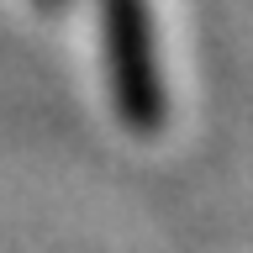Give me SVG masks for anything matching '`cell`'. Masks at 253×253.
I'll return each instance as SVG.
<instances>
[{
  "label": "cell",
  "instance_id": "7a4b0ae2",
  "mask_svg": "<svg viewBox=\"0 0 253 253\" xmlns=\"http://www.w3.org/2000/svg\"><path fill=\"white\" fill-rule=\"evenodd\" d=\"M32 5H37V11H47V16H53V11H63V0H32Z\"/></svg>",
  "mask_w": 253,
  "mask_h": 253
},
{
  "label": "cell",
  "instance_id": "6da1fadb",
  "mask_svg": "<svg viewBox=\"0 0 253 253\" xmlns=\"http://www.w3.org/2000/svg\"><path fill=\"white\" fill-rule=\"evenodd\" d=\"M100 58H106L111 106L126 132L153 137L164 126V69H158V32L148 0H100Z\"/></svg>",
  "mask_w": 253,
  "mask_h": 253
}]
</instances>
